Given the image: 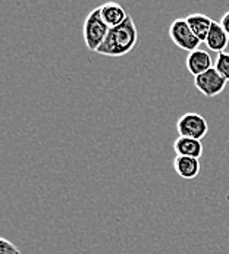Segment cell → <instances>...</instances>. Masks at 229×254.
<instances>
[{
  "mask_svg": "<svg viewBox=\"0 0 229 254\" xmlns=\"http://www.w3.org/2000/svg\"><path fill=\"white\" fill-rule=\"evenodd\" d=\"M138 43V30L131 16L126 18L123 24L109 30L105 43L97 50L99 55L109 58H120L134 50Z\"/></svg>",
  "mask_w": 229,
  "mask_h": 254,
  "instance_id": "1",
  "label": "cell"
},
{
  "mask_svg": "<svg viewBox=\"0 0 229 254\" xmlns=\"http://www.w3.org/2000/svg\"><path fill=\"white\" fill-rule=\"evenodd\" d=\"M109 30L111 28L106 25V22L102 18L100 7L93 9L85 18L82 25V37L87 49L91 52H97L100 46L105 43L106 37L109 34Z\"/></svg>",
  "mask_w": 229,
  "mask_h": 254,
  "instance_id": "2",
  "label": "cell"
},
{
  "mask_svg": "<svg viewBox=\"0 0 229 254\" xmlns=\"http://www.w3.org/2000/svg\"><path fill=\"white\" fill-rule=\"evenodd\" d=\"M176 131L179 137H187L192 140H203L209 132V124L204 116L195 112L184 113L176 122Z\"/></svg>",
  "mask_w": 229,
  "mask_h": 254,
  "instance_id": "3",
  "label": "cell"
},
{
  "mask_svg": "<svg viewBox=\"0 0 229 254\" xmlns=\"http://www.w3.org/2000/svg\"><path fill=\"white\" fill-rule=\"evenodd\" d=\"M169 37L171 40L173 41V44L182 50H187V52H194L198 49L200 46V40L194 36V33L191 31L190 25L187 22L185 18H179V19H175L172 21L171 27H169Z\"/></svg>",
  "mask_w": 229,
  "mask_h": 254,
  "instance_id": "4",
  "label": "cell"
},
{
  "mask_svg": "<svg viewBox=\"0 0 229 254\" xmlns=\"http://www.w3.org/2000/svg\"><path fill=\"white\" fill-rule=\"evenodd\" d=\"M228 81L218 72L215 68L194 78L195 88L206 97H216L227 88Z\"/></svg>",
  "mask_w": 229,
  "mask_h": 254,
  "instance_id": "5",
  "label": "cell"
},
{
  "mask_svg": "<svg viewBox=\"0 0 229 254\" xmlns=\"http://www.w3.org/2000/svg\"><path fill=\"white\" fill-rule=\"evenodd\" d=\"M185 65H187L188 72L194 75V78L201 75V73L207 72L212 68H215L213 62H212V56L209 55V52L201 50V49H197V50L188 53Z\"/></svg>",
  "mask_w": 229,
  "mask_h": 254,
  "instance_id": "6",
  "label": "cell"
},
{
  "mask_svg": "<svg viewBox=\"0 0 229 254\" xmlns=\"http://www.w3.org/2000/svg\"><path fill=\"white\" fill-rule=\"evenodd\" d=\"M100 7V13H102V18L103 21L106 22V25L109 28H114V27H119L120 24H123L126 21V18L129 15H126L125 9L119 4V3H114V1H109V3H105Z\"/></svg>",
  "mask_w": 229,
  "mask_h": 254,
  "instance_id": "7",
  "label": "cell"
},
{
  "mask_svg": "<svg viewBox=\"0 0 229 254\" xmlns=\"http://www.w3.org/2000/svg\"><path fill=\"white\" fill-rule=\"evenodd\" d=\"M173 169L182 180H194L200 174V159L176 156L173 160Z\"/></svg>",
  "mask_w": 229,
  "mask_h": 254,
  "instance_id": "8",
  "label": "cell"
},
{
  "mask_svg": "<svg viewBox=\"0 0 229 254\" xmlns=\"http://www.w3.org/2000/svg\"><path fill=\"white\" fill-rule=\"evenodd\" d=\"M185 19L190 25L191 31L194 33V36L197 37L201 43H206V38L209 36L210 28L213 25V19L204 13H191Z\"/></svg>",
  "mask_w": 229,
  "mask_h": 254,
  "instance_id": "9",
  "label": "cell"
},
{
  "mask_svg": "<svg viewBox=\"0 0 229 254\" xmlns=\"http://www.w3.org/2000/svg\"><path fill=\"white\" fill-rule=\"evenodd\" d=\"M173 150L176 156H185L200 159L203 156V143L200 140H192L187 137H178L173 141Z\"/></svg>",
  "mask_w": 229,
  "mask_h": 254,
  "instance_id": "10",
  "label": "cell"
},
{
  "mask_svg": "<svg viewBox=\"0 0 229 254\" xmlns=\"http://www.w3.org/2000/svg\"><path fill=\"white\" fill-rule=\"evenodd\" d=\"M229 38L227 36V33L224 31L221 22H216L213 21V25L210 28V33L206 38V46L212 50V52H216L218 55L219 53H224L225 49L228 47Z\"/></svg>",
  "mask_w": 229,
  "mask_h": 254,
  "instance_id": "11",
  "label": "cell"
},
{
  "mask_svg": "<svg viewBox=\"0 0 229 254\" xmlns=\"http://www.w3.org/2000/svg\"><path fill=\"white\" fill-rule=\"evenodd\" d=\"M215 69L221 73L227 81H229V53L224 52L216 56L215 61Z\"/></svg>",
  "mask_w": 229,
  "mask_h": 254,
  "instance_id": "12",
  "label": "cell"
},
{
  "mask_svg": "<svg viewBox=\"0 0 229 254\" xmlns=\"http://www.w3.org/2000/svg\"><path fill=\"white\" fill-rule=\"evenodd\" d=\"M0 254H21V252L13 243L7 241L6 238H0Z\"/></svg>",
  "mask_w": 229,
  "mask_h": 254,
  "instance_id": "13",
  "label": "cell"
},
{
  "mask_svg": "<svg viewBox=\"0 0 229 254\" xmlns=\"http://www.w3.org/2000/svg\"><path fill=\"white\" fill-rule=\"evenodd\" d=\"M219 22H221V25H222L224 31L227 33V36H228L229 38V10L225 13V15H224V16H222V18H221V21H219Z\"/></svg>",
  "mask_w": 229,
  "mask_h": 254,
  "instance_id": "14",
  "label": "cell"
}]
</instances>
